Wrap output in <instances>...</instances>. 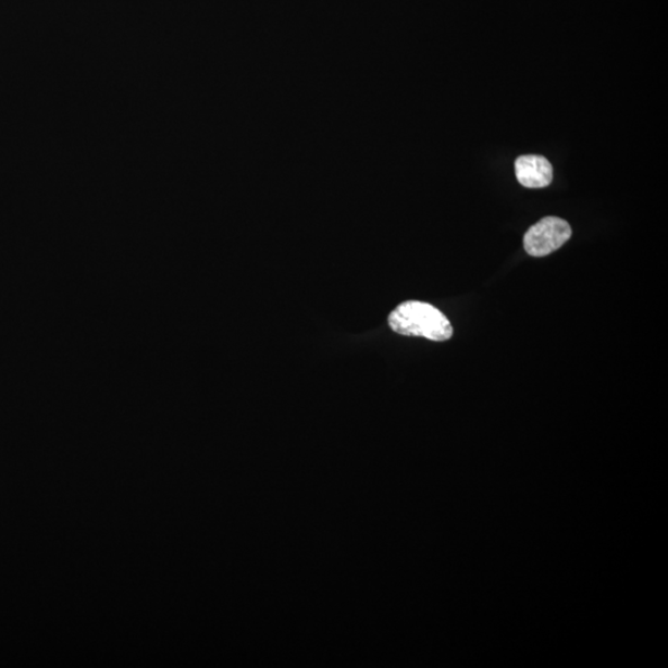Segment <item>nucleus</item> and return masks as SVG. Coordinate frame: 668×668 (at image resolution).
<instances>
[{
    "label": "nucleus",
    "mask_w": 668,
    "mask_h": 668,
    "mask_svg": "<svg viewBox=\"0 0 668 668\" xmlns=\"http://www.w3.org/2000/svg\"><path fill=\"white\" fill-rule=\"evenodd\" d=\"M387 321L391 329L401 336L445 342L454 334L453 324L446 316L426 302H404L396 307Z\"/></svg>",
    "instance_id": "f257e3e1"
},
{
    "label": "nucleus",
    "mask_w": 668,
    "mask_h": 668,
    "mask_svg": "<svg viewBox=\"0 0 668 668\" xmlns=\"http://www.w3.org/2000/svg\"><path fill=\"white\" fill-rule=\"evenodd\" d=\"M518 182L528 188L547 187L554 180L551 162L541 156H522L516 161Z\"/></svg>",
    "instance_id": "7ed1b4c3"
},
{
    "label": "nucleus",
    "mask_w": 668,
    "mask_h": 668,
    "mask_svg": "<svg viewBox=\"0 0 668 668\" xmlns=\"http://www.w3.org/2000/svg\"><path fill=\"white\" fill-rule=\"evenodd\" d=\"M572 236L571 225L558 217H546L525 233L523 247L531 257H546L565 246Z\"/></svg>",
    "instance_id": "f03ea898"
}]
</instances>
